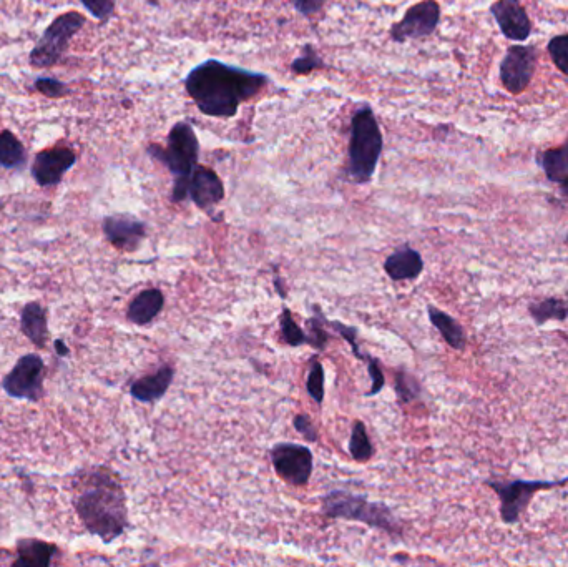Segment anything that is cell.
Segmentation results:
<instances>
[{
  "label": "cell",
  "mask_w": 568,
  "mask_h": 567,
  "mask_svg": "<svg viewBox=\"0 0 568 567\" xmlns=\"http://www.w3.org/2000/svg\"><path fill=\"white\" fill-rule=\"evenodd\" d=\"M90 14L100 20L110 19L115 10V0H80Z\"/></svg>",
  "instance_id": "cell-34"
},
{
  "label": "cell",
  "mask_w": 568,
  "mask_h": 567,
  "mask_svg": "<svg viewBox=\"0 0 568 567\" xmlns=\"http://www.w3.org/2000/svg\"><path fill=\"white\" fill-rule=\"evenodd\" d=\"M384 270L392 282L414 280L424 270V262H422L421 253L406 245V247L397 248L396 252L386 258Z\"/></svg>",
  "instance_id": "cell-17"
},
{
  "label": "cell",
  "mask_w": 568,
  "mask_h": 567,
  "mask_svg": "<svg viewBox=\"0 0 568 567\" xmlns=\"http://www.w3.org/2000/svg\"><path fill=\"white\" fill-rule=\"evenodd\" d=\"M188 198L201 210L210 212L211 208L225 198V185L221 178L208 167L195 168L188 183Z\"/></svg>",
  "instance_id": "cell-14"
},
{
  "label": "cell",
  "mask_w": 568,
  "mask_h": 567,
  "mask_svg": "<svg viewBox=\"0 0 568 567\" xmlns=\"http://www.w3.org/2000/svg\"><path fill=\"white\" fill-rule=\"evenodd\" d=\"M396 393L402 405H407V403H412V401H416L419 398L421 385L407 371L399 370L396 373Z\"/></svg>",
  "instance_id": "cell-27"
},
{
  "label": "cell",
  "mask_w": 568,
  "mask_h": 567,
  "mask_svg": "<svg viewBox=\"0 0 568 567\" xmlns=\"http://www.w3.org/2000/svg\"><path fill=\"white\" fill-rule=\"evenodd\" d=\"M276 474L293 486H306L313 474V453L303 444L278 443L270 453Z\"/></svg>",
  "instance_id": "cell-7"
},
{
  "label": "cell",
  "mask_w": 568,
  "mask_h": 567,
  "mask_svg": "<svg viewBox=\"0 0 568 567\" xmlns=\"http://www.w3.org/2000/svg\"><path fill=\"white\" fill-rule=\"evenodd\" d=\"M490 12L507 39L515 40V42H524L529 39L532 24L519 0H497L490 7Z\"/></svg>",
  "instance_id": "cell-15"
},
{
  "label": "cell",
  "mask_w": 568,
  "mask_h": 567,
  "mask_svg": "<svg viewBox=\"0 0 568 567\" xmlns=\"http://www.w3.org/2000/svg\"><path fill=\"white\" fill-rule=\"evenodd\" d=\"M25 162V150L22 143L10 132L0 134V165L5 168L20 167Z\"/></svg>",
  "instance_id": "cell-24"
},
{
  "label": "cell",
  "mask_w": 568,
  "mask_h": 567,
  "mask_svg": "<svg viewBox=\"0 0 568 567\" xmlns=\"http://www.w3.org/2000/svg\"><path fill=\"white\" fill-rule=\"evenodd\" d=\"M281 335L286 345L289 346H303L308 345V335L304 333L303 328H299L298 323L294 321L291 311L286 306H283L280 316Z\"/></svg>",
  "instance_id": "cell-25"
},
{
  "label": "cell",
  "mask_w": 568,
  "mask_h": 567,
  "mask_svg": "<svg viewBox=\"0 0 568 567\" xmlns=\"http://www.w3.org/2000/svg\"><path fill=\"white\" fill-rule=\"evenodd\" d=\"M560 484L544 483V481H515V483H490V488L499 494L500 513L505 523H515L520 513L527 508L530 498L540 489L554 488Z\"/></svg>",
  "instance_id": "cell-11"
},
{
  "label": "cell",
  "mask_w": 568,
  "mask_h": 567,
  "mask_svg": "<svg viewBox=\"0 0 568 567\" xmlns=\"http://www.w3.org/2000/svg\"><path fill=\"white\" fill-rule=\"evenodd\" d=\"M54 544L37 541V539H22L17 543V559L15 566H50L54 553Z\"/></svg>",
  "instance_id": "cell-20"
},
{
  "label": "cell",
  "mask_w": 568,
  "mask_h": 567,
  "mask_svg": "<svg viewBox=\"0 0 568 567\" xmlns=\"http://www.w3.org/2000/svg\"><path fill=\"white\" fill-rule=\"evenodd\" d=\"M349 454L358 463H366L373 458V443L369 439L368 428L363 421H356L353 425V433H351V439H349Z\"/></svg>",
  "instance_id": "cell-23"
},
{
  "label": "cell",
  "mask_w": 568,
  "mask_h": 567,
  "mask_svg": "<svg viewBox=\"0 0 568 567\" xmlns=\"http://www.w3.org/2000/svg\"><path fill=\"white\" fill-rule=\"evenodd\" d=\"M294 7L298 10L299 14L311 17L316 15L323 9L324 0H293Z\"/></svg>",
  "instance_id": "cell-37"
},
{
  "label": "cell",
  "mask_w": 568,
  "mask_h": 567,
  "mask_svg": "<svg viewBox=\"0 0 568 567\" xmlns=\"http://www.w3.org/2000/svg\"><path fill=\"white\" fill-rule=\"evenodd\" d=\"M37 89L42 94L47 95V97H62L67 92L65 85L54 79H40L37 82Z\"/></svg>",
  "instance_id": "cell-36"
},
{
  "label": "cell",
  "mask_w": 568,
  "mask_h": 567,
  "mask_svg": "<svg viewBox=\"0 0 568 567\" xmlns=\"http://www.w3.org/2000/svg\"><path fill=\"white\" fill-rule=\"evenodd\" d=\"M293 426L301 436H303L309 443H316L318 441V429L313 425V421L309 420V416L296 415L294 416Z\"/></svg>",
  "instance_id": "cell-35"
},
{
  "label": "cell",
  "mask_w": 568,
  "mask_h": 567,
  "mask_svg": "<svg viewBox=\"0 0 568 567\" xmlns=\"http://www.w3.org/2000/svg\"><path fill=\"white\" fill-rule=\"evenodd\" d=\"M75 508L87 531L103 543H112L128 528L127 496L110 471L100 469L85 478Z\"/></svg>",
  "instance_id": "cell-2"
},
{
  "label": "cell",
  "mask_w": 568,
  "mask_h": 567,
  "mask_svg": "<svg viewBox=\"0 0 568 567\" xmlns=\"http://www.w3.org/2000/svg\"><path fill=\"white\" fill-rule=\"evenodd\" d=\"M321 67H324V60L319 57L313 45L309 44L304 45L301 55L298 59H294L293 64H291V70L296 75H306L313 70L321 69Z\"/></svg>",
  "instance_id": "cell-31"
},
{
  "label": "cell",
  "mask_w": 568,
  "mask_h": 567,
  "mask_svg": "<svg viewBox=\"0 0 568 567\" xmlns=\"http://www.w3.org/2000/svg\"><path fill=\"white\" fill-rule=\"evenodd\" d=\"M270 77L210 59L191 69L185 89L201 114L211 119H233L241 104L260 94Z\"/></svg>",
  "instance_id": "cell-1"
},
{
  "label": "cell",
  "mask_w": 568,
  "mask_h": 567,
  "mask_svg": "<svg viewBox=\"0 0 568 567\" xmlns=\"http://www.w3.org/2000/svg\"><path fill=\"white\" fill-rule=\"evenodd\" d=\"M175 378V370L170 365H163L157 373L143 376L130 386V395L140 403H155L167 395Z\"/></svg>",
  "instance_id": "cell-16"
},
{
  "label": "cell",
  "mask_w": 568,
  "mask_h": 567,
  "mask_svg": "<svg viewBox=\"0 0 568 567\" xmlns=\"http://www.w3.org/2000/svg\"><path fill=\"white\" fill-rule=\"evenodd\" d=\"M530 313L537 323H545L549 320H564L568 316V305L560 300H545L530 306Z\"/></svg>",
  "instance_id": "cell-26"
},
{
  "label": "cell",
  "mask_w": 568,
  "mask_h": 567,
  "mask_svg": "<svg viewBox=\"0 0 568 567\" xmlns=\"http://www.w3.org/2000/svg\"><path fill=\"white\" fill-rule=\"evenodd\" d=\"M540 167L544 168L545 175L550 182H568V142L562 147L552 148L539 155Z\"/></svg>",
  "instance_id": "cell-22"
},
{
  "label": "cell",
  "mask_w": 568,
  "mask_h": 567,
  "mask_svg": "<svg viewBox=\"0 0 568 567\" xmlns=\"http://www.w3.org/2000/svg\"><path fill=\"white\" fill-rule=\"evenodd\" d=\"M366 365H368L369 378H371V390L368 391V395L366 396L379 395L384 385H386V378H384V373H382L381 361L371 356Z\"/></svg>",
  "instance_id": "cell-33"
},
{
  "label": "cell",
  "mask_w": 568,
  "mask_h": 567,
  "mask_svg": "<svg viewBox=\"0 0 568 567\" xmlns=\"http://www.w3.org/2000/svg\"><path fill=\"white\" fill-rule=\"evenodd\" d=\"M163 306H165V296L162 290L147 288V290L140 291L128 305V320L132 321L133 325H148L162 313Z\"/></svg>",
  "instance_id": "cell-18"
},
{
  "label": "cell",
  "mask_w": 568,
  "mask_h": 567,
  "mask_svg": "<svg viewBox=\"0 0 568 567\" xmlns=\"http://www.w3.org/2000/svg\"><path fill=\"white\" fill-rule=\"evenodd\" d=\"M382 145L384 140L376 114L369 105H363L351 122L346 167V175L351 182L358 185L371 182L381 158Z\"/></svg>",
  "instance_id": "cell-3"
},
{
  "label": "cell",
  "mask_w": 568,
  "mask_h": 567,
  "mask_svg": "<svg viewBox=\"0 0 568 567\" xmlns=\"http://www.w3.org/2000/svg\"><path fill=\"white\" fill-rule=\"evenodd\" d=\"M44 370V360L39 355L22 356L9 375L5 376L2 388L17 400L39 401Z\"/></svg>",
  "instance_id": "cell-8"
},
{
  "label": "cell",
  "mask_w": 568,
  "mask_h": 567,
  "mask_svg": "<svg viewBox=\"0 0 568 567\" xmlns=\"http://www.w3.org/2000/svg\"><path fill=\"white\" fill-rule=\"evenodd\" d=\"M306 390L311 400L316 401V405H323L324 401V368L318 360H311L309 363L308 381Z\"/></svg>",
  "instance_id": "cell-29"
},
{
  "label": "cell",
  "mask_w": 568,
  "mask_h": 567,
  "mask_svg": "<svg viewBox=\"0 0 568 567\" xmlns=\"http://www.w3.org/2000/svg\"><path fill=\"white\" fill-rule=\"evenodd\" d=\"M441 22V5L436 0H422L412 5L397 24L392 25L391 37L394 42L426 39L434 34Z\"/></svg>",
  "instance_id": "cell-9"
},
{
  "label": "cell",
  "mask_w": 568,
  "mask_h": 567,
  "mask_svg": "<svg viewBox=\"0 0 568 567\" xmlns=\"http://www.w3.org/2000/svg\"><path fill=\"white\" fill-rule=\"evenodd\" d=\"M20 328L27 340L39 348H45L49 340V318L44 306L37 301L25 305L20 315Z\"/></svg>",
  "instance_id": "cell-19"
},
{
  "label": "cell",
  "mask_w": 568,
  "mask_h": 567,
  "mask_svg": "<svg viewBox=\"0 0 568 567\" xmlns=\"http://www.w3.org/2000/svg\"><path fill=\"white\" fill-rule=\"evenodd\" d=\"M562 192L568 197V182L562 183Z\"/></svg>",
  "instance_id": "cell-40"
},
{
  "label": "cell",
  "mask_w": 568,
  "mask_h": 567,
  "mask_svg": "<svg viewBox=\"0 0 568 567\" xmlns=\"http://www.w3.org/2000/svg\"><path fill=\"white\" fill-rule=\"evenodd\" d=\"M537 65V50L529 45H514L500 64V80L510 94L519 95L529 87Z\"/></svg>",
  "instance_id": "cell-10"
},
{
  "label": "cell",
  "mask_w": 568,
  "mask_h": 567,
  "mask_svg": "<svg viewBox=\"0 0 568 567\" xmlns=\"http://www.w3.org/2000/svg\"><path fill=\"white\" fill-rule=\"evenodd\" d=\"M324 325L329 326V328H333L336 333H338L341 338L348 341V345L351 346V350H353V355L358 358V360L366 361L368 363L369 358L371 356L368 353H363L361 350V346L358 343V328H354V326L344 325L341 321H329L324 318Z\"/></svg>",
  "instance_id": "cell-30"
},
{
  "label": "cell",
  "mask_w": 568,
  "mask_h": 567,
  "mask_svg": "<svg viewBox=\"0 0 568 567\" xmlns=\"http://www.w3.org/2000/svg\"><path fill=\"white\" fill-rule=\"evenodd\" d=\"M316 311H318V316H313V318H309L306 321V325H308V333L306 335H308V345L313 346L314 350L323 351L326 350L331 336L324 328L323 313L318 308H316Z\"/></svg>",
  "instance_id": "cell-28"
},
{
  "label": "cell",
  "mask_w": 568,
  "mask_h": 567,
  "mask_svg": "<svg viewBox=\"0 0 568 567\" xmlns=\"http://www.w3.org/2000/svg\"><path fill=\"white\" fill-rule=\"evenodd\" d=\"M324 516L331 519H346L368 524L371 528L382 529L387 534L399 536L401 524L397 521L392 509L384 503H373L366 496L349 493V491H331L323 498L321 504Z\"/></svg>",
  "instance_id": "cell-5"
},
{
  "label": "cell",
  "mask_w": 568,
  "mask_h": 567,
  "mask_svg": "<svg viewBox=\"0 0 568 567\" xmlns=\"http://www.w3.org/2000/svg\"><path fill=\"white\" fill-rule=\"evenodd\" d=\"M549 54L562 74L568 75V35H559L549 42Z\"/></svg>",
  "instance_id": "cell-32"
},
{
  "label": "cell",
  "mask_w": 568,
  "mask_h": 567,
  "mask_svg": "<svg viewBox=\"0 0 568 567\" xmlns=\"http://www.w3.org/2000/svg\"><path fill=\"white\" fill-rule=\"evenodd\" d=\"M84 24V17L77 12L59 15L49 29L45 30L44 35L40 37L39 44L35 45V49L32 50L30 65L35 69H49L57 64L60 57L64 55L67 44Z\"/></svg>",
  "instance_id": "cell-6"
},
{
  "label": "cell",
  "mask_w": 568,
  "mask_h": 567,
  "mask_svg": "<svg viewBox=\"0 0 568 567\" xmlns=\"http://www.w3.org/2000/svg\"><path fill=\"white\" fill-rule=\"evenodd\" d=\"M55 350H57V355L59 356H65L67 355V353H69V350H67V346L64 345V341H55Z\"/></svg>",
  "instance_id": "cell-38"
},
{
  "label": "cell",
  "mask_w": 568,
  "mask_h": 567,
  "mask_svg": "<svg viewBox=\"0 0 568 567\" xmlns=\"http://www.w3.org/2000/svg\"><path fill=\"white\" fill-rule=\"evenodd\" d=\"M427 313H429V320H431L432 325L436 326L447 345L454 350H464L466 333L462 330L461 325L452 316L447 315L436 306H429Z\"/></svg>",
  "instance_id": "cell-21"
},
{
  "label": "cell",
  "mask_w": 568,
  "mask_h": 567,
  "mask_svg": "<svg viewBox=\"0 0 568 567\" xmlns=\"http://www.w3.org/2000/svg\"><path fill=\"white\" fill-rule=\"evenodd\" d=\"M103 233L118 250L135 252L147 237V225L132 215H112L103 220Z\"/></svg>",
  "instance_id": "cell-12"
},
{
  "label": "cell",
  "mask_w": 568,
  "mask_h": 567,
  "mask_svg": "<svg viewBox=\"0 0 568 567\" xmlns=\"http://www.w3.org/2000/svg\"><path fill=\"white\" fill-rule=\"evenodd\" d=\"M276 291L280 293L281 298H286V291H283V283H281L280 277H275Z\"/></svg>",
  "instance_id": "cell-39"
},
{
  "label": "cell",
  "mask_w": 568,
  "mask_h": 567,
  "mask_svg": "<svg viewBox=\"0 0 568 567\" xmlns=\"http://www.w3.org/2000/svg\"><path fill=\"white\" fill-rule=\"evenodd\" d=\"M75 160L77 157L69 148H52V150L40 152L35 157L34 167H32L35 182L39 183L40 187H49V185L59 183L65 173L74 167Z\"/></svg>",
  "instance_id": "cell-13"
},
{
  "label": "cell",
  "mask_w": 568,
  "mask_h": 567,
  "mask_svg": "<svg viewBox=\"0 0 568 567\" xmlns=\"http://www.w3.org/2000/svg\"><path fill=\"white\" fill-rule=\"evenodd\" d=\"M148 152L157 158L173 173L172 200L175 203L183 202L188 198V183L191 173L198 167L200 158V142L196 137L195 129L188 122H178L173 125L167 137V148L152 145Z\"/></svg>",
  "instance_id": "cell-4"
}]
</instances>
